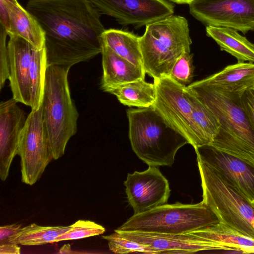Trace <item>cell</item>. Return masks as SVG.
I'll list each match as a JSON object with an SVG mask.
<instances>
[{"label":"cell","mask_w":254,"mask_h":254,"mask_svg":"<svg viewBox=\"0 0 254 254\" xmlns=\"http://www.w3.org/2000/svg\"><path fill=\"white\" fill-rule=\"evenodd\" d=\"M239 101L254 131V85L250 87L242 93Z\"/></svg>","instance_id":"obj_30"},{"label":"cell","mask_w":254,"mask_h":254,"mask_svg":"<svg viewBox=\"0 0 254 254\" xmlns=\"http://www.w3.org/2000/svg\"><path fill=\"white\" fill-rule=\"evenodd\" d=\"M193 83L224 95L240 96L245 90L254 85V64L238 62L228 65L221 71Z\"/></svg>","instance_id":"obj_17"},{"label":"cell","mask_w":254,"mask_h":254,"mask_svg":"<svg viewBox=\"0 0 254 254\" xmlns=\"http://www.w3.org/2000/svg\"><path fill=\"white\" fill-rule=\"evenodd\" d=\"M107 92L115 95L120 102L128 107L145 108L154 105L156 100L154 83L138 80L109 89Z\"/></svg>","instance_id":"obj_22"},{"label":"cell","mask_w":254,"mask_h":254,"mask_svg":"<svg viewBox=\"0 0 254 254\" xmlns=\"http://www.w3.org/2000/svg\"><path fill=\"white\" fill-rule=\"evenodd\" d=\"M102 43L131 64L143 66L140 36L122 30L106 29L101 36Z\"/></svg>","instance_id":"obj_21"},{"label":"cell","mask_w":254,"mask_h":254,"mask_svg":"<svg viewBox=\"0 0 254 254\" xmlns=\"http://www.w3.org/2000/svg\"><path fill=\"white\" fill-rule=\"evenodd\" d=\"M47 67L45 47L35 49L30 68V106L31 110H38L42 106Z\"/></svg>","instance_id":"obj_25"},{"label":"cell","mask_w":254,"mask_h":254,"mask_svg":"<svg viewBox=\"0 0 254 254\" xmlns=\"http://www.w3.org/2000/svg\"><path fill=\"white\" fill-rule=\"evenodd\" d=\"M186 88L218 120L220 127L210 144L254 164V131L240 105V96L224 95L194 83Z\"/></svg>","instance_id":"obj_2"},{"label":"cell","mask_w":254,"mask_h":254,"mask_svg":"<svg viewBox=\"0 0 254 254\" xmlns=\"http://www.w3.org/2000/svg\"><path fill=\"white\" fill-rule=\"evenodd\" d=\"M20 247L18 244L6 242L0 244V254H19Z\"/></svg>","instance_id":"obj_33"},{"label":"cell","mask_w":254,"mask_h":254,"mask_svg":"<svg viewBox=\"0 0 254 254\" xmlns=\"http://www.w3.org/2000/svg\"><path fill=\"white\" fill-rule=\"evenodd\" d=\"M21 228V224L18 223L0 226V244L5 243L10 237L17 233Z\"/></svg>","instance_id":"obj_32"},{"label":"cell","mask_w":254,"mask_h":254,"mask_svg":"<svg viewBox=\"0 0 254 254\" xmlns=\"http://www.w3.org/2000/svg\"><path fill=\"white\" fill-rule=\"evenodd\" d=\"M193 55L184 53L176 61L169 77L177 83L186 87L191 83L194 74Z\"/></svg>","instance_id":"obj_28"},{"label":"cell","mask_w":254,"mask_h":254,"mask_svg":"<svg viewBox=\"0 0 254 254\" xmlns=\"http://www.w3.org/2000/svg\"><path fill=\"white\" fill-rule=\"evenodd\" d=\"M17 0H0V25L6 31L10 30L9 6L11 2Z\"/></svg>","instance_id":"obj_31"},{"label":"cell","mask_w":254,"mask_h":254,"mask_svg":"<svg viewBox=\"0 0 254 254\" xmlns=\"http://www.w3.org/2000/svg\"><path fill=\"white\" fill-rule=\"evenodd\" d=\"M207 35L212 38L224 51L238 60V62L254 63V43L240 35L237 30L228 27L206 26Z\"/></svg>","instance_id":"obj_20"},{"label":"cell","mask_w":254,"mask_h":254,"mask_svg":"<svg viewBox=\"0 0 254 254\" xmlns=\"http://www.w3.org/2000/svg\"><path fill=\"white\" fill-rule=\"evenodd\" d=\"M154 83L156 100L153 107L195 148L196 140L192 122V107L186 87L169 76L154 79Z\"/></svg>","instance_id":"obj_9"},{"label":"cell","mask_w":254,"mask_h":254,"mask_svg":"<svg viewBox=\"0 0 254 254\" xmlns=\"http://www.w3.org/2000/svg\"><path fill=\"white\" fill-rule=\"evenodd\" d=\"M191 40L188 20L171 15L146 25L140 44L143 66L154 79L169 76L178 59L190 52Z\"/></svg>","instance_id":"obj_5"},{"label":"cell","mask_w":254,"mask_h":254,"mask_svg":"<svg viewBox=\"0 0 254 254\" xmlns=\"http://www.w3.org/2000/svg\"><path fill=\"white\" fill-rule=\"evenodd\" d=\"M128 201L134 214L166 204L170 194L169 184L158 167L128 173L124 182Z\"/></svg>","instance_id":"obj_13"},{"label":"cell","mask_w":254,"mask_h":254,"mask_svg":"<svg viewBox=\"0 0 254 254\" xmlns=\"http://www.w3.org/2000/svg\"><path fill=\"white\" fill-rule=\"evenodd\" d=\"M102 14L124 26L139 28L173 15L174 5L166 0H90Z\"/></svg>","instance_id":"obj_12"},{"label":"cell","mask_w":254,"mask_h":254,"mask_svg":"<svg viewBox=\"0 0 254 254\" xmlns=\"http://www.w3.org/2000/svg\"><path fill=\"white\" fill-rule=\"evenodd\" d=\"M197 160L203 162L254 203V164L209 144L194 148Z\"/></svg>","instance_id":"obj_11"},{"label":"cell","mask_w":254,"mask_h":254,"mask_svg":"<svg viewBox=\"0 0 254 254\" xmlns=\"http://www.w3.org/2000/svg\"><path fill=\"white\" fill-rule=\"evenodd\" d=\"M10 30L8 36L19 37L35 49L45 47V32L35 18L17 0L11 3L9 9Z\"/></svg>","instance_id":"obj_19"},{"label":"cell","mask_w":254,"mask_h":254,"mask_svg":"<svg viewBox=\"0 0 254 254\" xmlns=\"http://www.w3.org/2000/svg\"><path fill=\"white\" fill-rule=\"evenodd\" d=\"M122 237L152 249L155 254H191L206 251L202 229L187 233L170 234L115 230Z\"/></svg>","instance_id":"obj_15"},{"label":"cell","mask_w":254,"mask_h":254,"mask_svg":"<svg viewBox=\"0 0 254 254\" xmlns=\"http://www.w3.org/2000/svg\"><path fill=\"white\" fill-rule=\"evenodd\" d=\"M128 136L132 150L149 166L171 167L178 150L189 143L152 106L129 109Z\"/></svg>","instance_id":"obj_3"},{"label":"cell","mask_w":254,"mask_h":254,"mask_svg":"<svg viewBox=\"0 0 254 254\" xmlns=\"http://www.w3.org/2000/svg\"><path fill=\"white\" fill-rule=\"evenodd\" d=\"M35 49L24 39L9 36L7 42L12 98L17 102L30 106V68Z\"/></svg>","instance_id":"obj_16"},{"label":"cell","mask_w":254,"mask_h":254,"mask_svg":"<svg viewBox=\"0 0 254 254\" xmlns=\"http://www.w3.org/2000/svg\"><path fill=\"white\" fill-rule=\"evenodd\" d=\"M103 75L101 87L105 92L118 85L145 79V72L102 43Z\"/></svg>","instance_id":"obj_18"},{"label":"cell","mask_w":254,"mask_h":254,"mask_svg":"<svg viewBox=\"0 0 254 254\" xmlns=\"http://www.w3.org/2000/svg\"><path fill=\"white\" fill-rule=\"evenodd\" d=\"M59 253L61 254H70L72 253L70 245L68 244L64 245L60 250Z\"/></svg>","instance_id":"obj_34"},{"label":"cell","mask_w":254,"mask_h":254,"mask_svg":"<svg viewBox=\"0 0 254 254\" xmlns=\"http://www.w3.org/2000/svg\"><path fill=\"white\" fill-rule=\"evenodd\" d=\"M26 9L45 32L47 66L70 68L101 53L106 29L90 0H28Z\"/></svg>","instance_id":"obj_1"},{"label":"cell","mask_w":254,"mask_h":254,"mask_svg":"<svg viewBox=\"0 0 254 254\" xmlns=\"http://www.w3.org/2000/svg\"><path fill=\"white\" fill-rule=\"evenodd\" d=\"M190 13L206 26L228 27L246 34L254 31V0H194Z\"/></svg>","instance_id":"obj_10"},{"label":"cell","mask_w":254,"mask_h":254,"mask_svg":"<svg viewBox=\"0 0 254 254\" xmlns=\"http://www.w3.org/2000/svg\"><path fill=\"white\" fill-rule=\"evenodd\" d=\"M69 69L50 65L46 71L43 118L55 160L64 154L68 141L77 132L79 114L70 95Z\"/></svg>","instance_id":"obj_4"},{"label":"cell","mask_w":254,"mask_h":254,"mask_svg":"<svg viewBox=\"0 0 254 254\" xmlns=\"http://www.w3.org/2000/svg\"><path fill=\"white\" fill-rule=\"evenodd\" d=\"M20 158L22 182L33 185L54 159L43 122L42 106L31 110L27 117L19 139L18 154Z\"/></svg>","instance_id":"obj_8"},{"label":"cell","mask_w":254,"mask_h":254,"mask_svg":"<svg viewBox=\"0 0 254 254\" xmlns=\"http://www.w3.org/2000/svg\"><path fill=\"white\" fill-rule=\"evenodd\" d=\"M13 98L0 104V178L7 179L9 169L18 154L20 136L25 125V113Z\"/></svg>","instance_id":"obj_14"},{"label":"cell","mask_w":254,"mask_h":254,"mask_svg":"<svg viewBox=\"0 0 254 254\" xmlns=\"http://www.w3.org/2000/svg\"><path fill=\"white\" fill-rule=\"evenodd\" d=\"M71 228L70 226H43L35 223L22 227L5 242L23 246H38L52 243L59 236Z\"/></svg>","instance_id":"obj_24"},{"label":"cell","mask_w":254,"mask_h":254,"mask_svg":"<svg viewBox=\"0 0 254 254\" xmlns=\"http://www.w3.org/2000/svg\"><path fill=\"white\" fill-rule=\"evenodd\" d=\"M105 232V229L102 226L93 221L79 220L72 224L68 230L56 238L53 243L98 236Z\"/></svg>","instance_id":"obj_26"},{"label":"cell","mask_w":254,"mask_h":254,"mask_svg":"<svg viewBox=\"0 0 254 254\" xmlns=\"http://www.w3.org/2000/svg\"><path fill=\"white\" fill-rule=\"evenodd\" d=\"M219 223L217 215L203 201L193 204L178 202L133 214L117 229L180 234L205 229Z\"/></svg>","instance_id":"obj_6"},{"label":"cell","mask_w":254,"mask_h":254,"mask_svg":"<svg viewBox=\"0 0 254 254\" xmlns=\"http://www.w3.org/2000/svg\"><path fill=\"white\" fill-rule=\"evenodd\" d=\"M170 1L178 4H189L194 0H169Z\"/></svg>","instance_id":"obj_35"},{"label":"cell","mask_w":254,"mask_h":254,"mask_svg":"<svg viewBox=\"0 0 254 254\" xmlns=\"http://www.w3.org/2000/svg\"><path fill=\"white\" fill-rule=\"evenodd\" d=\"M102 237L108 242L110 250L116 254L140 253L155 254L154 250L149 246L123 238L115 231L110 235Z\"/></svg>","instance_id":"obj_27"},{"label":"cell","mask_w":254,"mask_h":254,"mask_svg":"<svg viewBox=\"0 0 254 254\" xmlns=\"http://www.w3.org/2000/svg\"><path fill=\"white\" fill-rule=\"evenodd\" d=\"M203 201L220 222L254 239V203L251 202L215 170L197 160Z\"/></svg>","instance_id":"obj_7"},{"label":"cell","mask_w":254,"mask_h":254,"mask_svg":"<svg viewBox=\"0 0 254 254\" xmlns=\"http://www.w3.org/2000/svg\"><path fill=\"white\" fill-rule=\"evenodd\" d=\"M8 34L0 25V89H2L6 80L9 79V58L6 44Z\"/></svg>","instance_id":"obj_29"},{"label":"cell","mask_w":254,"mask_h":254,"mask_svg":"<svg viewBox=\"0 0 254 254\" xmlns=\"http://www.w3.org/2000/svg\"><path fill=\"white\" fill-rule=\"evenodd\" d=\"M189 93L192 107V118L196 140V147L211 144L220 127L218 120L205 105L194 96Z\"/></svg>","instance_id":"obj_23"}]
</instances>
